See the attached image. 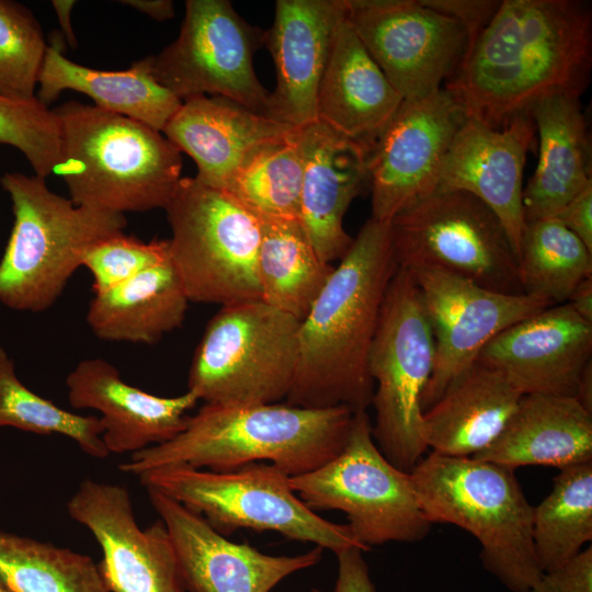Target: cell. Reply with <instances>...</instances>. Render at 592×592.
<instances>
[{
	"label": "cell",
	"mask_w": 592,
	"mask_h": 592,
	"mask_svg": "<svg viewBox=\"0 0 592 592\" xmlns=\"http://www.w3.org/2000/svg\"><path fill=\"white\" fill-rule=\"evenodd\" d=\"M121 4L130 7L149 18L164 22L174 16V3L171 0H121Z\"/></svg>",
	"instance_id": "ee69618b"
},
{
	"label": "cell",
	"mask_w": 592,
	"mask_h": 592,
	"mask_svg": "<svg viewBox=\"0 0 592 592\" xmlns=\"http://www.w3.org/2000/svg\"><path fill=\"white\" fill-rule=\"evenodd\" d=\"M295 128L227 98L198 95L182 101L162 134L194 160L200 183L225 191L254 151Z\"/></svg>",
	"instance_id": "cb8c5ba5"
},
{
	"label": "cell",
	"mask_w": 592,
	"mask_h": 592,
	"mask_svg": "<svg viewBox=\"0 0 592 592\" xmlns=\"http://www.w3.org/2000/svg\"><path fill=\"white\" fill-rule=\"evenodd\" d=\"M408 271L419 287L434 340V363L422 396L423 411L477 361L493 338L553 306L527 294L496 292L437 269Z\"/></svg>",
	"instance_id": "9a60e30c"
},
{
	"label": "cell",
	"mask_w": 592,
	"mask_h": 592,
	"mask_svg": "<svg viewBox=\"0 0 592 592\" xmlns=\"http://www.w3.org/2000/svg\"><path fill=\"white\" fill-rule=\"evenodd\" d=\"M515 470L592 460V413L574 397L524 395L498 439L476 456Z\"/></svg>",
	"instance_id": "83f0119b"
},
{
	"label": "cell",
	"mask_w": 592,
	"mask_h": 592,
	"mask_svg": "<svg viewBox=\"0 0 592 592\" xmlns=\"http://www.w3.org/2000/svg\"><path fill=\"white\" fill-rule=\"evenodd\" d=\"M164 209L170 261L190 301L221 307L261 299L257 216L195 178L180 180Z\"/></svg>",
	"instance_id": "30bf717a"
},
{
	"label": "cell",
	"mask_w": 592,
	"mask_h": 592,
	"mask_svg": "<svg viewBox=\"0 0 592 592\" xmlns=\"http://www.w3.org/2000/svg\"><path fill=\"white\" fill-rule=\"evenodd\" d=\"M60 123V175L77 205L125 215L166 208L181 178V151L141 122L68 101Z\"/></svg>",
	"instance_id": "277c9868"
},
{
	"label": "cell",
	"mask_w": 592,
	"mask_h": 592,
	"mask_svg": "<svg viewBox=\"0 0 592 592\" xmlns=\"http://www.w3.org/2000/svg\"><path fill=\"white\" fill-rule=\"evenodd\" d=\"M0 579L12 592H109L89 556L2 531Z\"/></svg>",
	"instance_id": "836d02e7"
},
{
	"label": "cell",
	"mask_w": 592,
	"mask_h": 592,
	"mask_svg": "<svg viewBox=\"0 0 592 592\" xmlns=\"http://www.w3.org/2000/svg\"><path fill=\"white\" fill-rule=\"evenodd\" d=\"M52 5L55 10L56 16L58 19V23L61 27V31L65 35V41L67 44L71 47L77 46V39L75 36V32L72 30L71 25V11L73 7L76 5V1L73 0H53Z\"/></svg>",
	"instance_id": "bcb514c9"
},
{
	"label": "cell",
	"mask_w": 592,
	"mask_h": 592,
	"mask_svg": "<svg viewBox=\"0 0 592 592\" xmlns=\"http://www.w3.org/2000/svg\"><path fill=\"white\" fill-rule=\"evenodd\" d=\"M466 118L445 88L402 101L368 155L371 218L390 221L436 191L445 156Z\"/></svg>",
	"instance_id": "2e32d148"
},
{
	"label": "cell",
	"mask_w": 592,
	"mask_h": 592,
	"mask_svg": "<svg viewBox=\"0 0 592 592\" xmlns=\"http://www.w3.org/2000/svg\"><path fill=\"white\" fill-rule=\"evenodd\" d=\"M538 133L536 169L523 189L525 224L554 218L589 183L591 141L579 95L555 94L530 111Z\"/></svg>",
	"instance_id": "484cf974"
},
{
	"label": "cell",
	"mask_w": 592,
	"mask_h": 592,
	"mask_svg": "<svg viewBox=\"0 0 592 592\" xmlns=\"http://www.w3.org/2000/svg\"><path fill=\"white\" fill-rule=\"evenodd\" d=\"M434 363V340L419 287L397 267L380 309L368 368L374 383L373 439L397 468L410 473L428 448L422 396Z\"/></svg>",
	"instance_id": "9c48e42d"
},
{
	"label": "cell",
	"mask_w": 592,
	"mask_h": 592,
	"mask_svg": "<svg viewBox=\"0 0 592 592\" xmlns=\"http://www.w3.org/2000/svg\"><path fill=\"white\" fill-rule=\"evenodd\" d=\"M1 426L42 435L60 434L75 441L91 457L110 455L102 440L99 417L68 411L29 389L19 379L13 360L0 344Z\"/></svg>",
	"instance_id": "d590c367"
},
{
	"label": "cell",
	"mask_w": 592,
	"mask_h": 592,
	"mask_svg": "<svg viewBox=\"0 0 592 592\" xmlns=\"http://www.w3.org/2000/svg\"><path fill=\"white\" fill-rule=\"evenodd\" d=\"M299 326L261 299L221 306L196 346L187 390L209 405L285 400L298 360Z\"/></svg>",
	"instance_id": "ba28073f"
},
{
	"label": "cell",
	"mask_w": 592,
	"mask_h": 592,
	"mask_svg": "<svg viewBox=\"0 0 592 592\" xmlns=\"http://www.w3.org/2000/svg\"><path fill=\"white\" fill-rule=\"evenodd\" d=\"M265 32L228 0H187L179 36L149 56L155 80L178 99L224 96L266 115L270 92L253 65Z\"/></svg>",
	"instance_id": "4fadbf2b"
},
{
	"label": "cell",
	"mask_w": 592,
	"mask_h": 592,
	"mask_svg": "<svg viewBox=\"0 0 592 592\" xmlns=\"http://www.w3.org/2000/svg\"><path fill=\"white\" fill-rule=\"evenodd\" d=\"M46 48L32 11L16 1L0 0V94L34 99Z\"/></svg>",
	"instance_id": "8d00e7d4"
},
{
	"label": "cell",
	"mask_w": 592,
	"mask_h": 592,
	"mask_svg": "<svg viewBox=\"0 0 592 592\" xmlns=\"http://www.w3.org/2000/svg\"><path fill=\"white\" fill-rule=\"evenodd\" d=\"M567 303L583 320L592 323V277L581 281Z\"/></svg>",
	"instance_id": "f6af8a7d"
},
{
	"label": "cell",
	"mask_w": 592,
	"mask_h": 592,
	"mask_svg": "<svg viewBox=\"0 0 592 592\" xmlns=\"http://www.w3.org/2000/svg\"><path fill=\"white\" fill-rule=\"evenodd\" d=\"M397 267L390 221L369 218L300 321L287 405L367 411L374 394L371 346Z\"/></svg>",
	"instance_id": "7a4b0ae2"
},
{
	"label": "cell",
	"mask_w": 592,
	"mask_h": 592,
	"mask_svg": "<svg viewBox=\"0 0 592 592\" xmlns=\"http://www.w3.org/2000/svg\"><path fill=\"white\" fill-rule=\"evenodd\" d=\"M534 136L528 113L501 129L467 117L445 156L436 187L463 191L486 204L503 225L517 257L525 227L523 172Z\"/></svg>",
	"instance_id": "d6986e66"
},
{
	"label": "cell",
	"mask_w": 592,
	"mask_h": 592,
	"mask_svg": "<svg viewBox=\"0 0 592 592\" xmlns=\"http://www.w3.org/2000/svg\"><path fill=\"white\" fill-rule=\"evenodd\" d=\"M0 592H12L1 579H0Z\"/></svg>",
	"instance_id": "c3c4849f"
},
{
	"label": "cell",
	"mask_w": 592,
	"mask_h": 592,
	"mask_svg": "<svg viewBox=\"0 0 592 592\" xmlns=\"http://www.w3.org/2000/svg\"><path fill=\"white\" fill-rule=\"evenodd\" d=\"M311 510H339L368 550L390 542L415 543L431 530L410 473L394 466L377 447L367 411L353 413L342 451L325 465L288 477Z\"/></svg>",
	"instance_id": "8fae6325"
},
{
	"label": "cell",
	"mask_w": 592,
	"mask_h": 592,
	"mask_svg": "<svg viewBox=\"0 0 592 592\" xmlns=\"http://www.w3.org/2000/svg\"><path fill=\"white\" fill-rule=\"evenodd\" d=\"M517 261L523 293L550 305L592 277V251L555 217L525 224Z\"/></svg>",
	"instance_id": "d6a6232c"
},
{
	"label": "cell",
	"mask_w": 592,
	"mask_h": 592,
	"mask_svg": "<svg viewBox=\"0 0 592 592\" xmlns=\"http://www.w3.org/2000/svg\"><path fill=\"white\" fill-rule=\"evenodd\" d=\"M138 477L146 490L173 499L224 536L239 528L272 531L334 554L353 547L368 551L348 524L330 522L307 506L291 488L288 476L272 464L257 462L230 471L172 464Z\"/></svg>",
	"instance_id": "52a82bcc"
},
{
	"label": "cell",
	"mask_w": 592,
	"mask_h": 592,
	"mask_svg": "<svg viewBox=\"0 0 592 592\" xmlns=\"http://www.w3.org/2000/svg\"><path fill=\"white\" fill-rule=\"evenodd\" d=\"M428 520L474 535L481 562L506 589L524 592L543 571L533 544V505L514 470L475 457L431 452L410 471Z\"/></svg>",
	"instance_id": "5b68a950"
},
{
	"label": "cell",
	"mask_w": 592,
	"mask_h": 592,
	"mask_svg": "<svg viewBox=\"0 0 592 592\" xmlns=\"http://www.w3.org/2000/svg\"><path fill=\"white\" fill-rule=\"evenodd\" d=\"M344 1L348 22L403 100L441 89L466 55L465 27L422 0Z\"/></svg>",
	"instance_id": "5bb4252c"
},
{
	"label": "cell",
	"mask_w": 592,
	"mask_h": 592,
	"mask_svg": "<svg viewBox=\"0 0 592 592\" xmlns=\"http://www.w3.org/2000/svg\"><path fill=\"white\" fill-rule=\"evenodd\" d=\"M423 4L460 23L468 34V47L492 19L499 0H422Z\"/></svg>",
	"instance_id": "60d3db41"
},
{
	"label": "cell",
	"mask_w": 592,
	"mask_h": 592,
	"mask_svg": "<svg viewBox=\"0 0 592 592\" xmlns=\"http://www.w3.org/2000/svg\"><path fill=\"white\" fill-rule=\"evenodd\" d=\"M13 225L0 259V303L43 312L60 297L88 250L124 232L125 215L77 205L35 174L5 172Z\"/></svg>",
	"instance_id": "8992f818"
},
{
	"label": "cell",
	"mask_w": 592,
	"mask_h": 592,
	"mask_svg": "<svg viewBox=\"0 0 592 592\" xmlns=\"http://www.w3.org/2000/svg\"><path fill=\"white\" fill-rule=\"evenodd\" d=\"M258 280L261 300L301 321L334 266L323 262L298 220H260Z\"/></svg>",
	"instance_id": "4dcf8cb0"
},
{
	"label": "cell",
	"mask_w": 592,
	"mask_h": 592,
	"mask_svg": "<svg viewBox=\"0 0 592 592\" xmlns=\"http://www.w3.org/2000/svg\"><path fill=\"white\" fill-rule=\"evenodd\" d=\"M402 101L345 14L319 86L317 121L357 143L369 155Z\"/></svg>",
	"instance_id": "d4e9b609"
},
{
	"label": "cell",
	"mask_w": 592,
	"mask_h": 592,
	"mask_svg": "<svg viewBox=\"0 0 592 592\" xmlns=\"http://www.w3.org/2000/svg\"><path fill=\"white\" fill-rule=\"evenodd\" d=\"M147 492L169 533L187 592H270L322 559L319 546L295 556H272L231 542L173 499L156 490Z\"/></svg>",
	"instance_id": "ac0fdd59"
},
{
	"label": "cell",
	"mask_w": 592,
	"mask_h": 592,
	"mask_svg": "<svg viewBox=\"0 0 592 592\" xmlns=\"http://www.w3.org/2000/svg\"><path fill=\"white\" fill-rule=\"evenodd\" d=\"M533 544L543 572L578 555L592 540V460L565 469L533 506Z\"/></svg>",
	"instance_id": "1f68e13d"
},
{
	"label": "cell",
	"mask_w": 592,
	"mask_h": 592,
	"mask_svg": "<svg viewBox=\"0 0 592 592\" xmlns=\"http://www.w3.org/2000/svg\"><path fill=\"white\" fill-rule=\"evenodd\" d=\"M167 259L168 239L146 242L121 232L92 246L84 255L82 266L93 277L95 294L119 285Z\"/></svg>",
	"instance_id": "f35d334b"
},
{
	"label": "cell",
	"mask_w": 592,
	"mask_h": 592,
	"mask_svg": "<svg viewBox=\"0 0 592 592\" xmlns=\"http://www.w3.org/2000/svg\"><path fill=\"white\" fill-rule=\"evenodd\" d=\"M75 409L101 413L102 440L109 453H137L166 443L184 429L198 398L187 390L160 397L127 384L118 369L100 358H86L66 378Z\"/></svg>",
	"instance_id": "603a6c76"
},
{
	"label": "cell",
	"mask_w": 592,
	"mask_h": 592,
	"mask_svg": "<svg viewBox=\"0 0 592 592\" xmlns=\"http://www.w3.org/2000/svg\"><path fill=\"white\" fill-rule=\"evenodd\" d=\"M574 398L587 411L592 413V363L583 371Z\"/></svg>",
	"instance_id": "7dc6e473"
},
{
	"label": "cell",
	"mask_w": 592,
	"mask_h": 592,
	"mask_svg": "<svg viewBox=\"0 0 592 592\" xmlns=\"http://www.w3.org/2000/svg\"><path fill=\"white\" fill-rule=\"evenodd\" d=\"M294 137L304 162L299 223L318 257L331 264L353 242L343 218L368 183V152L319 121L296 128Z\"/></svg>",
	"instance_id": "7402d4cb"
},
{
	"label": "cell",
	"mask_w": 592,
	"mask_h": 592,
	"mask_svg": "<svg viewBox=\"0 0 592 592\" xmlns=\"http://www.w3.org/2000/svg\"><path fill=\"white\" fill-rule=\"evenodd\" d=\"M0 145L24 155L34 174L45 179L55 173L61 155L60 123L36 96L13 100L0 94Z\"/></svg>",
	"instance_id": "74e56055"
},
{
	"label": "cell",
	"mask_w": 592,
	"mask_h": 592,
	"mask_svg": "<svg viewBox=\"0 0 592 592\" xmlns=\"http://www.w3.org/2000/svg\"><path fill=\"white\" fill-rule=\"evenodd\" d=\"M64 90L83 93L94 106L141 122L159 132L182 104L152 77L149 56L128 69L106 71L71 61L60 41L47 45L35 96L48 106Z\"/></svg>",
	"instance_id": "f1b7e54d"
},
{
	"label": "cell",
	"mask_w": 592,
	"mask_h": 592,
	"mask_svg": "<svg viewBox=\"0 0 592 592\" xmlns=\"http://www.w3.org/2000/svg\"><path fill=\"white\" fill-rule=\"evenodd\" d=\"M363 553L353 547L335 554L338 576L333 592H377Z\"/></svg>",
	"instance_id": "b9f144b4"
},
{
	"label": "cell",
	"mask_w": 592,
	"mask_h": 592,
	"mask_svg": "<svg viewBox=\"0 0 592 592\" xmlns=\"http://www.w3.org/2000/svg\"><path fill=\"white\" fill-rule=\"evenodd\" d=\"M591 355L592 323L565 303L509 327L477 361L502 373L523 395L574 397Z\"/></svg>",
	"instance_id": "ffe728a7"
},
{
	"label": "cell",
	"mask_w": 592,
	"mask_h": 592,
	"mask_svg": "<svg viewBox=\"0 0 592 592\" xmlns=\"http://www.w3.org/2000/svg\"><path fill=\"white\" fill-rule=\"evenodd\" d=\"M592 251V182L555 217Z\"/></svg>",
	"instance_id": "7bdbcfd3"
},
{
	"label": "cell",
	"mask_w": 592,
	"mask_h": 592,
	"mask_svg": "<svg viewBox=\"0 0 592 592\" xmlns=\"http://www.w3.org/2000/svg\"><path fill=\"white\" fill-rule=\"evenodd\" d=\"M295 129L254 151L225 189L260 220L299 221L304 162Z\"/></svg>",
	"instance_id": "e575fe53"
},
{
	"label": "cell",
	"mask_w": 592,
	"mask_h": 592,
	"mask_svg": "<svg viewBox=\"0 0 592 592\" xmlns=\"http://www.w3.org/2000/svg\"><path fill=\"white\" fill-rule=\"evenodd\" d=\"M190 300L169 259L95 293L87 322L104 341L153 344L179 328Z\"/></svg>",
	"instance_id": "f546056e"
},
{
	"label": "cell",
	"mask_w": 592,
	"mask_h": 592,
	"mask_svg": "<svg viewBox=\"0 0 592 592\" xmlns=\"http://www.w3.org/2000/svg\"><path fill=\"white\" fill-rule=\"evenodd\" d=\"M398 266L446 271L504 294H524L517 255L496 214L463 191H434L390 220Z\"/></svg>",
	"instance_id": "7c38bea8"
},
{
	"label": "cell",
	"mask_w": 592,
	"mask_h": 592,
	"mask_svg": "<svg viewBox=\"0 0 592 592\" xmlns=\"http://www.w3.org/2000/svg\"><path fill=\"white\" fill-rule=\"evenodd\" d=\"M353 413L345 407L310 409L285 403H204L172 440L132 454L125 474L183 464L230 471L267 460L288 477L315 470L344 447Z\"/></svg>",
	"instance_id": "3957f363"
},
{
	"label": "cell",
	"mask_w": 592,
	"mask_h": 592,
	"mask_svg": "<svg viewBox=\"0 0 592 592\" xmlns=\"http://www.w3.org/2000/svg\"><path fill=\"white\" fill-rule=\"evenodd\" d=\"M67 511L101 547L98 566L109 592H187L164 524L140 528L126 488L84 479Z\"/></svg>",
	"instance_id": "e0dca14e"
},
{
	"label": "cell",
	"mask_w": 592,
	"mask_h": 592,
	"mask_svg": "<svg viewBox=\"0 0 592 592\" xmlns=\"http://www.w3.org/2000/svg\"><path fill=\"white\" fill-rule=\"evenodd\" d=\"M524 395L499 371L476 361L422 414L432 452L473 457L501 434Z\"/></svg>",
	"instance_id": "4316f807"
},
{
	"label": "cell",
	"mask_w": 592,
	"mask_h": 592,
	"mask_svg": "<svg viewBox=\"0 0 592 592\" xmlns=\"http://www.w3.org/2000/svg\"><path fill=\"white\" fill-rule=\"evenodd\" d=\"M308 592H322V591L317 588H311Z\"/></svg>",
	"instance_id": "681fc988"
},
{
	"label": "cell",
	"mask_w": 592,
	"mask_h": 592,
	"mask_svg": "<svg viewBox=\"0 0 592 592\" xmlns=\"http://www.w3.org/2000/svg\"><path fill=\"white\" fill-rule=\"evenodd\" d=\"M591 69L590 3L503 0L444 88L468 118L501 129L547 96H581Z\"/></svg>",
	"instance_id": "6da1fadb"
},
{
	"label": "cell",
	"mask_w": 592,
	"mask_h": 592,
	"mask_svg": "<svg viewBox=\"0 0 592 592\" xmlns=\"http://www.w3.org/2000/svg\"><path fill=\"white\" fill-rule=\"evenodd\" d=\"M524 592H592V547L543 572Z\"/></svg>",
	"instance_id": "ab89813d"
},
{
	"label": "cell",
	"mask_w": 592,
	"mask_h": 592,
	"mask_svg": "<svg viewBox=\"0 0 592 592\" xmlns=\"http://www.w3.org/2000/svg\"><path fill=\"white\" fill-rule=\"evenodd\" d=\"M345 14L344 0L275 2L264 44L274 62L276 83L265 116L296 128L317 122L319 86Z\"/></svg>",
	"instance_id": "44dd1931"
}]
</instances>
